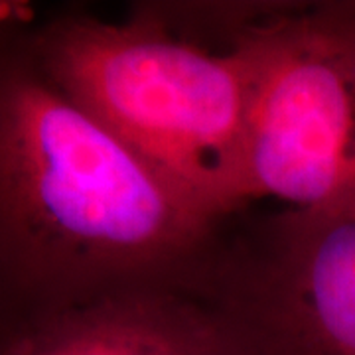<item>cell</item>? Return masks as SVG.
<instances>
[{"mask_svg":"<svg viewBox=\"0 0 355 355\" xmlns=\"http://www.w3.org/2000/svg\"><path fill=\"white\" fill-rule=\"evenodd\" d=\"M221 221L51 85L0 58V322L144 284H188Z\"/></svg>","mask_w":355,"mask_h":355,"instance_id":"1","label":"cell"},{"mask_svg":"<svg viewBox=\"0 0 355 355\" xmlns=\"http://www.w3.org/2000/svg\"><path fill=\"white\" fill-rule=\"evenodd\" d=\"M8 38L81 111L216 221L251 203L245 125L251 60L233 26L209 50L156 4L109 22L62 12Z\"/></svg>","mask_w":355,"mask_h":355,"instance_id":"2","label":"cell"},{"mask_svg":"<svg viewBox=\"0 0 355 355\" xmlns=\"http://www.w3.org/2000/svg\"><path fill=\"white\" fill-rule=\"evenodd\" d=\"M190 286L249 355H355V191L227 217Z\"/></svg>","mask_w":355,"mask_h":355,"instance_id":"3","label":"cell"},{"mask_svg":"<svg viewBox=\"0 0 355 355\" xmlns=\"http://www.w3.org/2000/svg\"><path fill=\"white\" fill-rule=\"evenodd\" d=\"M251 60L249 200L328 205L355 191V81L298 4H247L233 26Z\"/></svg>","mask_w":355,"mask_h":355,"instance_id":"4","label":"cell"},{"mask_svg":"<svg viewBox=\"0 0 355 355\" xmlns=\"http://www.w3.org/2000/svg\"><path fill=\"white\" fill-rule=\"evenodd\" d=\"M0 355H249L188 284H144L0 322Z\"/></svg>","mask_w":355,"mask_h":355,"instance_id":"5","label":"cell"},{"mask_svg":"<svg viewBox=\"0 0 355 355\" xmlns=\"http://www.w3.org/2000/svg\"><path fill=\"white\" fill-rule=\"evenodd\" d=\"M306 28L340 60L355 81V0L298 6Z\"/></svg>","mask_w":355,"mask_h":355,"instance_id":"6","label":"cell"}]
</instances>
